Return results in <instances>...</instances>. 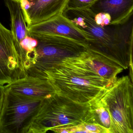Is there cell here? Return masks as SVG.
<instances>
[{
	"mask_svg": "<svg viewBox=\"0 0 133 133\" xmlns=\"http://www.w3.org/2000/svg\"><path fill=\"white\" fill-rule=\"evenodd\" d=\"M25 75L12 32L0 23V85L10 84Z\"/></svg>",
	"mask_w": 133,
	"mask_h": 133,
	"instance_id": "7",
	"label": "cell"
},
{
	"mask_svg": "<svg viewBox=\"0 0 133 133\" xmlns=\"http://www.w3.org/2000/svg\"><path fill=\"white\" fill-rule=\"evenodd\" d=\"M5 2L10 14L11 31L15 47L23 66L22 52L20 43L26 36H29L28 26L22 13L20 3L14 0H5Z\"/></svg>",
	"mask_w": 133,
	"mask_h": 133,
	"instance_id": "12",
	"label": "cell"
},
{
	"mask_svg": "<svg viewBox=\"0 0 133 133\" xmlns=\"http://www.w3.org/2000/svg\"><path fill=\"white\" fill-rule=\"evenodd\" d=\"M38 40L26 75L46 78L44 72L68 58L81 56L89 51L84 43L59 35L31 36Z\"/></svg>",
	"mask_w": 133,
	"mask_h": 133,
	"instance_id": "4",
	"label": "cell"
},
{
	"mask_svg": "<svg viewBox=\"0 0 133 133\" xmlns=\"http://www.w3.org/2000/svg\"><path fill=\"white\" fill-rule=\"evenodd\" d=\"M111 22V17L109 15L103 21V23L102 26H107L110 24Z\"/></svg>",
	"mask_w": 133,
	"mask_h": 133,
	"instance_id": "18",
	"label": "cell"
},
{
	"mask_svg": "<svg viewBox=\"0 0 133 133\" xmlns=\"http://www.w3.org/2000/svg\"><path fill=\"white\" fill-rule=\"evenodd\" d=\"M68 0H36L24 15L27 26L63 14Z\"/></svg>",
	"mask_w": 133,
	"mask_h": 133,
	"instance_id": "10",
	"label": "cell"
},
{
	"mask_svg": "<svg viewBox=\"0 0 133 133\" xmlns=\"http://www.w3.org/2000/svg\"><path fill=\"white\" fill-rule=\"evenodd\" d=\"M15 1H17V2H19V3H21L22 0H14Z\"/></svg>",
	"mask_w": 133,
	"mask_h": 133,
	"instance_id": "19",
	"label": "cell"
},
{
	"mask_svg": "<svg viewBox=\"0 0 133 133\" xmlns=\"http://www.w3.org/2000/svg\"><path fill=\"white\" fill-rule=\"evenodd\" d=\"M62 14L84 35L90 51L114 61L124 70L132 64L133 16L122 24L102 26L96 23V14L88 6L66 8Z\"/></svg>",
	"mask_w": 133,
	"mask_h": 133,
	"instance_id": "1",
	"label": "cell"
},
{
	"mask_svg": "<svg viewBox=\"0 0 133 133\" xmlns=\"http://www.w3.org/2000/svg\"><path fill=\"white\" fill-rule=\"evenodd\" d=\"M70 133H109V131L96 124L84 122L71 128Z\"/></svg>",
	"mask_w": 133,
	"mask_h": 133,
	"instance_id": "15",
	"label": "cell"
},
{
	"mask_svg": "<svg viewBox=\"0 0 133 133\" xmlns=\"http://www.w3.org/2000/svg\"><path fill=\"white\" fill-rule=\"evenodd\" d=\"M4 86L14 93L36 99L43 100L56 93L47 78L28 75Z\"/></svg>",
	"mask_w": 133,
	"mask_h": 133,
	"instance_id": "9",
	"label": "cell"
},
{
	"mask_svg": "<svg viewBox=\"0 0 133 133\" xmlns=\"http://www.w3.org/2000/svg\"><path fill=\"white\" fill-rule=\"evenodd\" d=\"M133 81L126 76L97 96L109 113L110 133H133Z\"/></svg>",
	"mask_w": 133,
	"mask_h": 133,
	"instance_id": "5",
	"label": "cell"
},
{
	"mask_svg": "<svg viewBox=\"0 0 133 133\" xmlns=\"http://www.w3.org/2000/svg\"><path fill=\"white\" fill-rule=\"evenodd\" d=\"M30 36L59 35L73 39L86 45L84 35L63 14L28 27Z\"/></svg>",
	"mask_w": 133,
	"mask_h": 133,
	"instance_id": "8",
	"label": "cell"
},
{
	"mask_svg": "<svg viewBox=\"0 0 133 133\" xmlns=\"http://www.w3.org/2000/svg\"><path fill=\"white\" fill-rule=\"evenodd\" d=\"M85 61L98 75L111 85L116 81L117 75L124 70L114 61L91 51L85 57Z\"/></svg>",
	"mask_w": 133,
	"mask_h": 133,
	"instance_id": "13",
	"label": "cell"
},
{
	"mask_svg": "<svg viewBox=\"0 0 133 133\" xmlns=\"http://www.w3.org/2000/svg\"><path fill=\"white\" fill-rule=\"evenodd\" d=\"M5 88L4 85H0V114L1 113L5 95Z\"/></svg>",
	"mask_w": 133,
	"mask_h": 133,
	"instance_id": "17",
	"label": "cell"
},
{
	"mask_svg": "<svg viewBox=\"0 0 133 133\" xmlns=\"http://www.w3.org/2000/svg\"><path fill=\"white\" fill-rule=\"evenodd\" d=\"M88 104L89 108L85 122L100 125L110 133L112 123L109 113L98 96L89 102Z\"/></svg>",
	"mask_w": 133,
	"mask_h": 133,
	"instance_id": "14",
	"label": "cell"
},
{
	"mask_svg": "<svg viewBox=\"0 0 133 133\" xmlns=\"http://www.w3.org/2000/svg\"><path fill=\"white\" fill-rule=\"evenodd\" d=\"M28 1L30 2H33V1H35L36 0H28Z\"/></svg>",
	"mask_w": 133,
	"mask_h": 133,
	"instance_id": "20",
	"label": "cell"
},
{
	"mask_svg": "<svg viewBox=\"0 0 133 133\" xmlns=\"http://www.w3.org/2000/svg\"><path fill=\"white\" fill-rule=\"evenodd\" d=\"M68 58L44 72L56 91L74 102L86 104L111 84L87 64L85 57Z\"/></svg>",
	"mask_w": 133,
	"mask_h": 133,
	"instance_id": "2",
	"label": "cell"
},
{
	"mask_svg": "<svg viewBox=\"0 0 133 133\" xmlns=\"http://www.w3.org/2000/svg\"><path fill=\"white\" fill-rule=\"evenodd\" d=\"M89 105L81 104L57 93L43 99L28 133H70L72 127L85 122Z\"/></svg>",
	"mask_w": 133,
	"mask_h": 133,
	"instance_id": "3",
	"label": "cell"
},
{
	"mask_svg": "<svg viewBox=\"0 0 133 133\" xmlns=\"http://www.w3.org/2000/svg\"><path fill=\"white\" fill-rule=\"evenodd\" d=\"M95 0H68L66 8H78L88 6Z\"/></svg>",
	"mask_w": 133,
	"mask_h": 133,
	"instance_id": "16",
	"label": "cell"
},
{
	"mask_svg": "<svg viewBox=\"0 0 133 133\" xmlns=\"http://www.w3.org/2000/svg\"><path fill=\"white\" fill-rule=\"evenodd\" d=\"M43 101L22 96L5 88L0 114V133H28Z\"/></svg>",
	"mask_w": 133,
	"mask_h": 133,
	"instance_id": "6",
	"label": "cell"
},
{
	"mask_svg": "<svg viewBox=\"0 0 133 133\" xmlns=\"http://www.w3.org/2000/svg\"><path fill=\"white\" fill-rule=\"evenodd\" d=\"M88 6L95 14L109 15L110 24H122L133 16V0H95Z\"/></svg>",
	"mask_w": 133,
	"mask_h": 133,
	"instance_id": "11",
	"label": "cell"
}]
</instances>
